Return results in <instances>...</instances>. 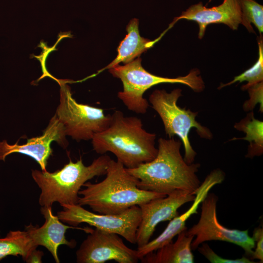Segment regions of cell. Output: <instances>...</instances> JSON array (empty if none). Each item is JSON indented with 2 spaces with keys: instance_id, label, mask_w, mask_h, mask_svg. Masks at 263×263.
Returning a JSON list of instances; mask_svg holds the SVG:
<instances>
[{
  "instance_id": "cell-23",
  "label": "cell",
  "mask_w": 263,
  "mask_h": 263,
  "mask_svg": "<svg viewBox=\"0 0 263 263\" xmlns=\"http://www.w3.org/2000/svg\"><path fill=\"white\" fill-rule=\"evenodd\" d=\"M201 246H199L197 249L212 263H254L248 258L243 256L241 258L237 259H228L222 258L217 254L207 243H203Z\"/></svg>"
},
{
  "instance_id": "cell-10",
  "label": "cell",
  "mask_w": 263,
  "mask_h": 263,
  "mask_svg": "<svg viewBox=\"0 0 263 263\" xmlns=\"http://www.w3.org/2000/svg\"><path fill=\"white\" fill-rule=\"evenodd\" d=\"M76 252L78 263H136L137 250L128 247L119 235L97 228L91 229Z\"/></svg>"
},
{
  "instance_id": "cell-7",
  "label": "cell",
  "mask_w": 263,
  "mask_h": 263,
  "mask_svg": "<svg viewBox=\"0 0 263 263\" xmlns=\"http://www.w3.org/2000/svg\"><path fill=\"white\" fill-rule=\"evenodd\" d=\"M55 114L63 124L66 135L77 141L92 140L95 134L106 129L111 121V115L105 114L103 109L77 103L64 85H61L60 103Z\"/></svg>"
},
{
  "instance_id": "cell-25",
  "label": "cell",
  "mask_w": 263,
  "mask_h": 263,
  "mask_svg": "<svg viewBox=\"0 0 263 263\" xmlns=\"http://www.w3.org/2000/svg\"><path fill=\"white\" fill-rule=\"evenodd\" d=\"M43 255V252L41 251L34 250L25 261L26 263H42V258Z\"/></svg>"
},
{
  "instance_id": "cell-16",
  "label": "cell",
  "mask_w": 263,
  "mask_h": 263,
  "mask_svg": "<svg viewBox=\"0 0 263 263\" xmlns=\"http://www.w3.org/2000/svg\"><path fill=\"white\" fill-rule=\"evenodd\" d=\"M185 230L177 235L175 242L172 241L156 250L150 252L140 260L144 263H193L194 256L191 244L193 236H187Z\"/></svg>"
},
{
  "instance_id": "cell-17",
  "label": "cell",
  "mask_w": 263,
  "mask_h": 263,
  "mask_svg": "<svg viewBox=\"0 0 263 263\" xmlns=\"http://www.w3.org/2000/svg\"><path fill=\"white\" fill-rule=\"evenodd\" d=\"M138 27L139 20L137 19L133 18L130 20L126 27L127 34L117 48L116 57L103 68V70L109 69L120 62L125 64L132 61L156 42V40L152 41L142 37L140 35Z\"/></svg>"
},
{
  "instance_id": "cell-13",
  "label": "cell",
  "mask_w": 263,
  "mask_h": 263,
  "mask_svg": "<svg viewBox=\"0 0 263 263\" xmlns=\"http://www.w3.org/2000/svg\"><path fill=\"white\" fill-rule=\"evenodd\" d=\"M225 178V173L219 169L212 171L206 177L197 189L193 202L191 207L184 213L177 215L171 220L165 230L156 238L137 249V256L140 260L147 254L154 251L172 241L173 238L182 231L187 229L186 222L193 214L197 213V209L215 185L221 184Z\"/></svg>"
},
{
  "instance_id": "cell-22",
  "label": "cell",
  "mask_w": 263,
  "mask_h": 263,
  "mask_svg": "<svg viewBox=\"0 0 263 263\" xmlns=\"http://www.w3.org/2000/svg\"><path fill=\"white\" fill-rule=\"evenodd\" d=\"M244 90H247L249 99L244 103L243 108L245 112L252 111L255 106L260 104V112H263V81L249 86Z\"/></svg>"
},
{
  "instance_id": "cell-14",
  "label": "cell",
  "mask_w": 263,
  "mask_h": 263,
  "mask_svg": "<svg viewBox=\"0 0 263 263\" xmlns=\"http://www.w3.org/2000/svg\"><path fill=\"white\" fill-rule=\"evenodd\" d=\"M181 19L196 22L199 26L198 38H203L207 26L212 23H224L232 30H237L242 24V13L239 0H224L217 6L207 8L202 2L190 6L181 15L175 17L168 29Z\"/></svg>"
},
{
  "instance_id": "cell-8",
  "label": "cell",
  "mask_w": 263,
  "mask_h": 263,
  "mask_svg": "<svg viewBox=\"0 0 263 263\" xmlns=\"http://www.w3.org/2000/svg\"><path fill=\"white\" fill-rule=\"evenodd\" d=\"M63 209L57 216L64 223L76 227L87 223L96 228L121 236L131 244H136V233L141 220V211L134 206L116 214L96 213L78 204L62 205Z\"/></svg>"
},
{
  "instance_id": "cell-12",
  "label": "cell",
  "mask_w": 263,
  "mask_h": 263,
  "mask_svg": "<svg viewBox=\"0 0 263 263\" xmlns=\"http://www.w3.org/2000/svg\"><path fill=\"white\" fill-rule=\"evenodd\" d=\"M64 127L56 114L51 118L41 136L28 139L25 144H9L5 140L0 142V160L13 153H19L30 156L40 166L41 170L46 171L48 160L53 150L51 144L56 142L64 148L68 146Z\"/></svg>"
},
{
  "instance_id": "cell-21",
  "label": "cell",
  "mask_w": 263,
  "mask_h": 263,
  "mask_svg": "<svg viewBox=\"0 0 263 263\" xmlns=\"http://www.w3.org/2000/svg\"><path fill=\"white\" fill-rule=\"evenodd\" d=\"M258 41L259 56L256 63L251 68L235 76L230 82L221 84L218 88L219 89L232 85L237 82L241 83L247 81L246 84L241 87L242 90H244V89L249 86L263 81V40L261 35H260Z\"/></svg>"
},
{
  "instance_id": "cell-15",
  "label": "cell",
  "mask_w": 263,
  "mask_h": 263,
  "mask_svg": "<svg viewBox=\"0 0 263 263\" xmlns=\"http://www.w3.org/2000/svg\"><path fill=\"white\" fill-rule=\"evenodd\" d=\"M40 212L45 219L43 225L39 227L32 224L25 226L36 246L45 247L52 254L55 262H60L58 256V248L60 245H66L71 248L75 246L74 240H68L65 236L69 228H77L89 233L92 229L68 226L61 222L58 216L54 215L52 206L41 207Z\"/></svg>"
},
{
  "instance_id": "cell-18",
  "label": "cell",
  "mask_w": 263,
  "mask_h": 263,
  "mask_svg": "<svg viewBox=\"0 0 263 263\" xmlns=\"http://www.w3.org/2000/svg\"><path fill=\"white\" fill-rule=\"evenodd\" d=\"M234 128L245 133L242 138H233L231 140L242 139L247 141L249 144L245 157L252 158L259 156L263 153V122L255 118L252 111L234 125Z\"/></svg>"
},
{
  "instance_id": "cell-1",
  "label": "cell",
  "mask_w": 263,
  "mask_h": 263,
  "mask_svg": "<svg viewBox=\"0 0 263 263\" xmlns=\"http://www.w3.org/2000/svg\"><path fill=\"white\" fill-rule=\"evenodd\" d=\"M158 142L157 154L153 160L134 168H126L138 180V187L166 195L176 190L195 194L201 184L196 174L200 164L185 162L179 140L160 138Z\"/></svg>"
},
{
  "instance_id": "cell-20",
  "label": "cell",
  "mask_w": 263,
  "mask_h": 263,
  "mask_svg": "<svg viewBox=\"0 0 263 263\" xmlns=\"http://www.w3.org/2000/svg\"><path fill=\"white\" fill-rule=\"evenodd\" d=\"M242 24L250 33H255L251 24L258 29L260 35L263 32V6L254 0H239Z\"/></svg>"
},
{
  "instance_id": "cell-6",
  "label": "cell",
  "mask_w": 263,
  "mask_h": 263,
  "mask_svg": "<svg viewBox=\"0 0 263 263\" xmlns=\"http://www.w3.org/2000/svg\"><path fill=\"white\" fill-rule=\"evenodd\" d=\"M181 92L179 88L170 93L164 90H155L150 95L149 101L160 116L166 134L169 138L177 135L180 138L185 149L184 160L187 164H191L194 161L196 152L189 140L190 130L196 128L199 136L206 139H211L213 135L209 129L196 120L197 112L178 106L177 103L182 96Z\"/></svg>"
},
{
  "instance_id": "cell-11",
  "label": "cell",
  "mask_w": 263,
  "mask_h": 263,
  "mask_svg": "<svg viewBox=\"0 0 263 263\" xmlns=\"http://www.w3.org/2000/svg\"><path fill=\"white\" fill-rule=\"evenodd\" d=\"M195 196L187 191L176 190L165 197L154 199L138 206L141 209V220L136 233L138 247L150 241L158 224L177 216L178 208L193 201Z\"/></svg>"
},
{
  "instance_id": "cell-24",
  "label": "cell",
  "mask_w": 263,
  "mask_h": 263,
  "mask_svg": "<svg viewBox=\"0 0 263 263\" xmlns=\"http://www.w3.org/2000/svg\"><path fill=\"white\" fill-rule=\"evenodd\" d=\"M252 238L255 242L254 250L251 256V259H258L260 263L263 262V228L258 227L253 232Z\"/></svg>"
},
{
  "instance_id": "cell-3",
  "label": "cell",
  "mask_w": 263,
  "mask_h": 263,
  "mask_svg": "<svg viewBox=\"0 0 263 263\" xmlns=\"http://www.w3.org/2000/svg\"><path fill=\"white\" fill-rule=\"evenodd\" d=\"M156 138L155 133L143 128L140 119L126 116L121 111H115L111 115L109 126L95 134L92 143L96 153L111 152L126 168L132 169L156 157Z\"/></svg>"
},
{
  "instance_id": "cell-9",
  "label": "cell",
  "mask_w": 263,
  "mask_h": 263,
  "mask_svg": "<svg viewBox=\"0 0 263 263\" xmlns=\"http://www.w3.org/2000/svg\"><path fill=\"white\" fill-rule=\"evenodd\" d=\"M218 197L208 193L201 203V212L198 223L186 230L187 236H193L191 244L192 250H196L203 243L220 241L230 243L242 248L245 254L252 255L255 242L248 235V229L240 230L227 228L221 225L217 217Z\"/></svg>"
},
{
  "instance_id": "cell-19",
  "label": "cell",
  "mask_w": 263,
  "mask_h": 263,
  "mask_svg": "<svg viewBox=\"0 0 263 263\" xmlns=\"http://www.w3.org/2000/svg\"><path fill=\"white\" fill-rule=\"evenodd\" d=\"M37 247L26 230L10 231L0 238V261L9 255L21 256L25 261Z\"/></svg>"
},
{
  "instance_id": "cell-4",
  "label": "cell",
  "mask_w": 263,
  "mask_h": 263,
  "mask_svg": "<svg viewBox=\"0 0 263 263\" xmlns=\"http://www.w3.org/2000/svg\"><path fill=\"white\" fill-rule=\"evenodd\" d=\"M111 158L102 155L89 166L80 158L75 162L71 159L64 167L53 172L33 170L32 177L40 189L39 204L52 206L55 202L62 205L78 204L79 192L88 180L105 175Z\"/></svg>"
},
{
  "instance_id": "cell-5",
  "label": "cell",
  "mask_w": 263,
  "mask_h": 263,
  "mask_svg": "<svg viewBox=\"0 0 263 263\" xmlns=\"http://www.w3.org/2000/svg\"><path fill=\"white\" fill-rule=\"evenodd\" d=\"M109 71L123 83V90L118 92V97L128 109L137 113L147 112L149 104L143 95L154 85L163 83H181L188 86L196 93L201 92L205 89V83L197 69L191 70L184 76L161 77L147 71L141 65L140 57L124 65H116Z\"/></svg>"
},
{
  "instance_id": "cell-2",
  "label": "cell",
  "mask_w": 263,
  "mask_h": 263,
  "mask_svg": "<svg viewBox=\"0 0 263 263\" xmlns=\"http://www.w3.org/2000/svg\"><path fill=\"white\" fill-rule=\"evenodd\" d=\"M105 178L96 183L86 182L79 192L78 205L88 206L94 212L116 214L132 207L166 195L141 189L138 180L123 165L111 159Z\"/></svg>"
}]
</instances>
